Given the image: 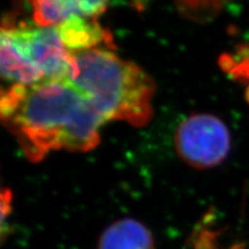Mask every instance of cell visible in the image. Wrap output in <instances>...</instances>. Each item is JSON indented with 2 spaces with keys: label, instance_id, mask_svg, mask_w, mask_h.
I'll return each mask as SVG.
<instances>
[{
  "label": "cell",
  "instance_id": "6da1fadb",
  "mask_svg": "<svg viewBox=\"0 0 249 249\" xmlns=\"http://www.w3.org/2000/svg\"><path fill=\"white\" fill-rule=\"evenodd\" d=\"M0 123L31 161L51 151H89L101 141L105 120L71 81L0 85Z\"/></svg>",
  "mask_w": 249,
  "mask_h": 249
},
{
  "label": "cell",
  "instance_id": "7a4b0ae2",
  "mask_svg": "<svg viewBox=\"0 0 249 249\" xmlns=\"http://www.w3.org/2000/svg\"><path fill=\"white\" fill-rule=\"evenodd\" d=\"M71 82L105 121H126L141 127L152 116L154 81L139 66L119 58L110 49L74 54Z\"/></svg>",
  "mask_w": 249,
  "mask_h": 249
},
{
  "label": "cell",
  "instance_id": "3957f363",
  "mask_svg": "<svg viewBox=\"0 0 249 249\" xmlns=\"http://www.w3.org/2000/svg\"><path fill=\"white\" fill-rule=\"evenodd\" d=\"M176 147L187 164L197 169H210L225 160L231 150V135L216 116L194 114L179 126Z\"/></svg>",
  "mask_w": 249,
  "mask_h": 249
},
{
  "label": "cell",
  "instance_id": "277c9868",
  "mask_svg": "<svg viewBox=\"0 0 249 249\" xmlns=\"http://www.w3.org/2000/svg\"><path fill=\"white\" fill-rule=\"evenodd\" d=\"M21 49L45 80L71 81L74 55L64 45L55 27L11 24Z\"/></svg>",
  "mask_w": 249,
  "mask_h": 249
},
{
  "label": "cell",
  "instance_id": "5b68a950",
  "mask_svg": "<svg viewBox=\"0 0 249 249\" xmlns=\"http://www.w3.org/2000/svg\"><path fill=\"white\" fill-rule=\"evenodd\" d=\"M45 80L18 44L11 24H0V85L29 86Z\"/></svg>",
  "mask_w": 249,
  "mask_h": 249
},
{
  "label": "cell",
  "instance_id": "8992f818",
  "mask_svg": "<svg viewBox=\"0 0 249 249\" xmlns=\"http://www.w3.org/2000/svg\"><path fill=\"white\" fill-rule=\"evenodd\" d=\"M33 18L40 27H54L75 18H96L107 11L105 1H80V0H46L34 1Z\"/></svg>",
  "mask_w": 249,
  "mask_h": 249
},
{
  "label": "cell",
  "instance_id": "52a82bcc",
  "mask_svg": "<svg viewBox=\"0 0 249 249\" xmlns=\"http://www.w3.org/2000/svg\"><path fill=\"white\" fill-rule=\"evenodd\" d=\"M59 36L71 54L93 49H110L111 34L96 18H75L54 26Z\"/></svg>",
  "mask_w": 249,
  "mask_h": 249
},
{
  "label": "cell",
  "instance_id": "ba28073f",
  "mask_svg": "<svg viewBox=\"0 0 249 249\" xmlns=\"http://www.w3.org/2000/svg\"><path fill=\"white\" fill-rule=\"evenodd\" d=\"M97 249H155V240L142 223L121 219L103 232Z\"/></svg>",
  "mask_w": 249,
  "mask_h": 249
},
{
  "label": "cell",
  "instance_id": "9c48e42d",
  "mask_svg": "<svg viewBox=\"0 0 249 249\" xmlns=\"http://www.w3.org/2000/svg\"><path fill=\"white\" fill-rule=\"evenodd\" d=\"M12 194L5 187L0 185V240H2L6 232V223L11 213Z\"/></svg>",
  "mask_w": 249,
  "mask_h": 249
},
{
  "label": "cell",
  "instance_id": "30bf717a",
  "mask_svg": "<svg viewBox=\"0 0 249 249\" xmlns=\"http://www.w3.org/2000/svg\"><path fill=\"white\" fill-rule=\"evenodd\" d=\"M218 65H219V67L222 68V71H225V73H231L236 66L234 58L229 53H223L220 55L219 60H218Z\"/></svg>",
  "mask_w": 249,
  "mask_h": 249
},
{
  "label": "cell",
  "instance_id": "8fae6325",
  "mask_svg": "<svg viewBox=\"0 0 249 249\" xmlns=\"http://www.w3.org/2000/svg\"><path fill=\"white\" fill-rule=\"evenodd\" d=\"M236 53H238L239 57H241L242 60L249 59V43L236 46Z\"/></svg>",
  "mask_w": 249,
  "mask_h": 249
},
{
  "label": "cell",
  "instance_id": "7c38bea8",
  "mask_svg": "<svg viewBox=\"0 0 249 249\" xmlns=\"http://www.w3.org/2000/svg\"><path fill=\"white\" fill-rule=\"evenodd\" d=\"M245 96H246V101H247V103L249 104V85L247 86V89H246Z\"/></svg>",
  "mask_w": 249,
  "mask_h": 249
},
{
  "label": "cell",
  "instance_id": "4fadbf2b",
  "mask_svg": "<svg viewBox=\"0 0 249 249\" xmlns=\"http://www.w3.org/2000/svg\"><path fill=\"white\" fill-rule=\"evenodd\" d=\"M231 249H245V247H244V245H235V246H233Z\"/></svg>",
  "mask_w": 249,
  "mask_h": 249
}]
</instances>
